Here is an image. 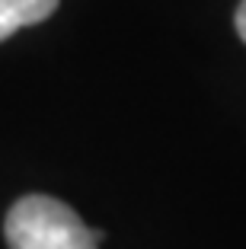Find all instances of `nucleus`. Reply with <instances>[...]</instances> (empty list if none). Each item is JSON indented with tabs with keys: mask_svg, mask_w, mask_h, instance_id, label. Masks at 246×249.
<instances>
[{
	"mask_svg": "<svg viewBox=\"0 0 246 249\" xmlns=\"http://www.w3.org/2000/svg\"><path fill=\"white\" fill-rule=\"evenodd\" d=\"M10 249H99L102 230H90L64 201L48 195H26L3 224Z\"/></svg>",
	"mask_w": 246,
	"mask_h": 249,
	"instance_id": "f257e3e1",
	"label": "nucleus"
},
{
	"mask_svg": "<svg viewBox=\"0 0 246 249\" xmlns=\"http://www.w3.org/2000/svg\"><path fill=\"white\" fill-rule=\"evenodd\" d=\"M58 10V0H0V42L22 26H36Z\"/></svg>",
	"mask_w": 246,
	"mask_h": 249,
	"instance_id": "f03ea898",
	"label": "nucleus"
},
{
	"mask_svg": "<svg viewBox=\"0 0 246 249\" xmlns=\"http://www.w3.org/2000/svg\"><path fill=\"white\" fill-rule=\"evenodd\" d=\"M237 32L246 42V0H240V7H237Z\"/></svg>",
	"mask_w": 246,
	"mask_h": 249,
	"instance_id": "7ed1b4c3",
	"label": "nucleus"
}]
</instances>
